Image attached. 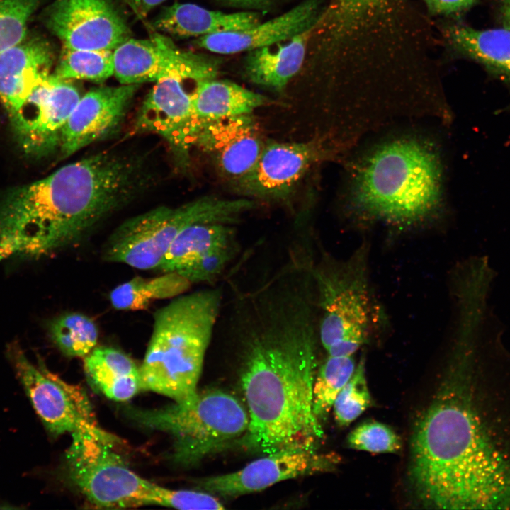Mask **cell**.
<instances>
[{
  "label": "cell",
  "mask_w": 510,
  "mask_h": 510,
  "mask_svg": "<svg viewBox=\"0 0 510 510\" xmlns=\"http://www.w3.org/2000/svg\"><path fill=\"white\" fill-rule=\"evenodd\" d=\"M225 329L239 351L249 415L244 446L265 455L316 450L323 431L313 412L319 336L311 284L296 276H271L237 294Z\"/></svg>",
  "instance_id": "cell-1"
},
{
  "label": "cell",
  "mask_w": 510,
  "mask_h": 510,
  "mask_svg": "<svg viewBox=\"0 0 510 510\" xmlns=\"http://www.w3.org/2000/svg\"><path fill=\"white\" fill-rule=\"evenodd\" d=\"M153 181L142 154L104 150L67 164L0 201V249L38 259L74 246Z\"/></svg>",
  "instance_id": "cell-2"
},
{
  "label": "cell",
  "mask_w": 510,
  "mask_h": 510,
  "mask_svg": "<svg viewBox=\"0 0 510 510\" xmlns=\"http://www.w3.org/2000/svg\"><path fill=\"white\" fill-rule=\"evenodd\" d=\"M408 474L426 508L510 507V460L457 382L443 386L416 420Z\"/></svg>",
  "instance_id": "cell-3"
},
{
  "label": "cell",
  "mask_w": 510,
  "mask_h": 510,
  "mask_svg": "<svg viewBox=\"0 0 510 510\" xmlns=\"http://www.w3.org/2000/svg\"><path fill=\"white\" fill-rule=\"evenodd\" d=\"M348 200L358 212L395 225L434 214L443 200V169L425 141L400 137L372 148L353 167Z\"/></svg>",
  "instance_id": "cell-4"
},
{
  "label": "cell",
  "mask_w": 510,
  "mask_h": 510,
  "mask_svg": "<svg viewBox=\"0 0 510 510\" xmlns=\"http://www.w3.org/2000/svg\"><path fill=\"white\" fill-rule=\"evenodd\" d=\"M222 302L221 290L209 288L178 296L156 311L140 368L143 390L174 402L187 400L197 392Z\"/></svg>",
  "instance_id": "cell-5"
},
{
  "label": "cell",
  "mask_w": 510,
  "mask_h": 510,
  "mask_svg": "<svg viewBox=\"0 0 510 510\" xmlns=\"http://www.w3.org/2000/svg\"><path fill=\"white\" fill-rule=\"evenodd\" d=\"M368 259L367 244H362L344 260L326 253L318 261L312 259L318 336L328 356H353L369 340L374 305Z\"/></svg>",
  "instance_id": "cell-6"
},
{
  "label": "cell",
  "mask_w": 510,
  "mask_h": 510,
  "mask_svg": "<svg viewBox=\"0 0 510 510\" xmlns=\"http://www.w3.org/2000/svg\"><path fill=\"white\" fill-rule=\"evenodd\" d=\"M130 414L142 426L171 436L173 460L186 467L235 441L249 426L242 404L220 390L197 391L190 398L164 407Z\"/></svg>",
  "instance_id": "cell-7"
},
{
  "label": "cell",
  "mask_w": 510,
  "mask_h": 510,
  "mask_svg": "<svg viewBox=\"0 0 510 510\" xmlns=\"http://www.w3.org/2000/svg\"><path fill=\"white\" fill-rule=\"evenodd\" d=\"M230 212L226 199L198 198L179 207L159 206L122 222L102 248L103 259L140 270L159 268L173 240L187 224L224 222Z\"/></svg>",
  "instance_id": "cell-8"
},
{
  "label": "cell",
  "mask_w": 510,
  "mask_h": 510,
  "mask_svg": "<svg viewBox=\"0 0 510 510\" xmlns=\"http://www.w3.org/2000/svg\"><path fill=\"white\" fill-rule=\"evenodd\" d=\"M72 437L64 458L66 473L91 504L112 509L159 505L161 486L133 472L114 444L85 433Z\"/></svg>",
  "instance_id": "cell-9"
},
{
  "label": "cell",
  "mask_w": 510,
  "mask_h": 510,
  "mask_svg": "<svg viewBox=\"0 0 510 510\" xmlns=\"http://www.w3.org/2000/svg\"><path fill=\"white\" fill-rule=\"evenodd\" d=\"M16 376L47 431L52 436L89 434L115 444L119 439L98 424L92 404L79 385L62 380L39 361L34 365L17 343L6 350Z\"/></svg>",
  "instance_id": "cell-10"
},
{
  "label": "cell",
  "mask_w": 510,
  "mask_h": 510,
  "mask_svg": "<svg viewBox=\"0 0 510 510\" xmlns=\"http://www.w3.org/2000/svg\"><path fill=\"white\" fill-rule=\"evenodd\" d=\"M220 61L183 51L154 32L149 39L129 38L113 50L114 75L122 84L156 82L179 76L194 82L217 76Z\"/></svg>",
  "instance_id": "cell-11"
},
{
  "label": "cell",
  "mask_w": 510,
  "mask_h": 510,
  "mask_svg": "<svg viewBox=\"0 0 510 510\" xmlns=\"http://www.w3.org/2000/svg\"><path fill=\"white\" fill-rule=\"evenodd\" d=\"M80 98L69 80L54 74L44 76L10 117L23 151L40 157L59 147L62 129Z\"/></svg>",
  "instance_id": "cell-12"
},
{
  "label": "cell",
  "mask_w": 510,
  "mask_h": 510,
  "mask_svg": "<svg viewBox=\"0 0 510 510\" xmlns=\"http://www.w3.org/2000/svg\"><path fill=\"white\" fill-rule=\"evenodd\" d=\"M45 22L70 49L113 51L131 35L125 18L110 0H55Z\"/></svg>",
  "instance_id": "cell-13"
},
{
  "label": "cell",
  "mask_w": 510,
  "mask_h": 510,
  "mask_svg": "<svg viewBox=\"0 0 510 510\" xmlns=\"http://www.w3.org/2000/svg\"><path fill=\"white\" fill-rule=\"evenodd\" d=\"M237 251L234 232L227 224L191 222L178 232L159 268L176 272L191 283H210Z\"/></svg>",
  "instance_id": "cell-14"
},
{
  "label": "cell",
  "mask_w": 510,
  "mask_h": 510,
  "mask_svg": "<svg viewBox=\"0 0 510 510\" xmlns=\"http://www.w3.org/2000/svg\"><path fill=\"white\" fill-rule=\"evenodd\" d=\"M187 79L170 76L159 80L144 99L135 118V131L162 137L176 160L186 166L194 145L196 124L191 108Z\"/></svg>",
  "instance_id": "cell-15"
},
{
  "label": "cell",
  "mask_w": 510,
  "mask_h": 510,
  "mask_svg": "<svg viewBox=\"0 0 510 510\" xmlns=\"http://www.w3.org/2000/svg\"><path fill=\"white\" fill-rule=\"evenodd\" d=\"M138 86H101L81 96L62 131V157H69L119 130Z\"/></svg>",
  "instance_id": "cell-16"
},
{
  "label": "cell",
  "mask_w": 510,
  "mask_h": 510,
  "mask_svg": "<svg viewBox=\"0 0 510 510\" xmlns=\"http://www.w3.org/2000/svg\"><path fill=\"white\" fill-rule=\"evenodd\" d=\"M331 459L316 450L278 452L256 460L237 471L200 479L198 486L211 494L237 497L262 490L285 480L328 470Z\"/></svg>",
  "instance_id": "cell-17"
},
{
  "label": "cell",
  "mask_w": 510,
  "mask_h": 510,
  "mask_svg": "<svg viewBox=\"0 0 510 510\" xmlns=\"http://www.w3.org/2000/svg\"><path fill=\"white\" fill-rule=\"evenodd\" d=\"M312 142H268L254 166L234 180L242 194L264 199H284L318 159Z\"/></svg>",
  "instance_id": "cell-18"
},
{
  "label": "cell",
  "mask_w": 510,
  "mask_h": 510,
  "mask_svg": "<svg viewBox=\"0 0 510 510\" xmlns=\"http://www.w3.org/2000/svg\"><path fill=\"white\" fill-rule=\"evenodd\" d=\"M265 142L251 114L202 124L194 145L207 153L218 169L235 180L256 163Z\"/></svg>",
  "instance_id": "cell-19"
},
{
  "label": "cell",
  "mask_w": 510,
  "mask_h": 510,
  "mask_svg": "<svg viewBox=\"0 0 510 510\" xmlns=\"http://www.w3.org/2000/svg\"><path fill=\"white\" fill-rule=\"evenodd\" d=\"M318 0H306L286 13L265 23L239 31L198 38L195 45L222 55L250 51L285 41L314 28L321 18Z\"/></svg>",
  "instance_id": "cell-20"
},
{
  "label": "cell",
  "mask_w": 510,
  "mask_h": 510,
  "mask_svg": "<svg viewBox=\"0 0 510 510\" xmlns=\"http://www.w3.org/2000/svg\"><path fill=\"white\" fill-rule=\"evenodd\" d=\"M52 62L50 45L40 38L24 39L0 53V99L10 117L50 74Z\"/></svg>",
  "instance_id": "cell-21"
},
{
  "label": "cell",
  "mask_w": 510,
  "mask_h": 510,
  "mask_svg": "<svg viewBox=\"0 0 510 510\" xmlns=\"http://www.w3.org/2000/svg\"><path fill=\"white\" fill-rule=\"evenodd\" d=\"M260 22L255 12L226 13L188 3L164 7L152 26L157 32L175 38L203 37L251 28Z\"/></svg>",
  "instance_id": "cell-22"
},
{
  "label": "cell",
  "mask_w": 510,
  "mask_h": 510,
  "mask_svg": "<svg viewBox=\"0 0 510 510\" xmlns=\"http://www.w3.org/2000/svg\"><path fill=\"white\" fill-rule=\"evenodd\" d=\"M195 85L191 94L196 132L202 124L252 114L268 103L264 96L230 81L214 78L198 81Z\"/></svg>",
  "instance_id": "cell-23"
},
{
  "label": "cell",
  "mask_w": 510,
  "mask_h": 510,
  "mask_svg": "<svg viewBox=\"0 0 510 510\" xmlns=\"http://www.w3.org/2000/svg\"><path fill=\"white\" fill-rule=\"evenodd\" d=\"M313 29L285 41L249 51L244 64L249 79L273 90H283L300 69Z\"/></svg>",
  "instance_id": "cell-24"
},
{
  "label": "cell",
  "mask_w": 510,
  "mask_h": 510,
  "mask_svg": "<svg viewBox=\"0 0 510 510\" xmlns=\"http://www.w3.org/2000/svg\"><path fill=\"white\" fill-rule=\"evenodd\" d=\"M84 368L90 383L112 400L127 401L142 390L140 368L115 348L95 347L85 356Z\"/></svg>",
  "instance_id": "cell-25"
},
{
  "label": "cell",
  "mask_w": 510,
  "mask_h": 510,
  "mask_svg": "<svg viewBox=\"0 0 510 510\" xmlns=\"http://www.w3.org/2000/svg\"><path fill=\"white\" fill-rule=\"evenodd\" d=\"M446 35L454 50L510 83V30L453 24L446 28Z\"/></svg>",
  "instance_id": "cell-26"
},
{
  "label": "cell",
  "mask_w": 510,
  "mask_h": 510,
  "mask_svg": "<svg viewBox=\"0 0 510 510\" xmlns=\"http://www.w3.org/2000/svg\"><path fill=\"white\" fill-rule=\"evenodd\" d=\"M191 284L176 272H166L153 278L137 276L115 287L109 298L115 310H144L154 300L172 298L184 293Z\"/></svg>",
  "instance_id": "cell-27"
},
{
  "label": "cell",
  "mask_w": 510,
  "mask_h": 510,
  "mask_svg": "<svg viewBox=\"0 0 510 510\" xmlns=\"http://www.w3.org/2000/svg\"><path fill=\"white\" fill-rule=\"evenodd\" d=\"M52 341L68 357H85L95 347L98 329L84 314L66 312L53 319L48 325Z\"/></svg>",
  "instance_id": "cell-28"
},
{
  "label": "cell",
  "mask_w": 510,
  "mask_h": 510,
  "mask_svg": "<svg viewBox=\"0 0 510 510\" xmlns=\"http://www.w3.org/2000/svg\"><path fill=\"white\" fill-rule=\"evenodd\" d=\"M54 74L67 80L103 82L114 74L113 51L64 47Z\"/></svg>",
  "instance_id": "cell-29"
},
{
  "label": "cell",
  "mask_w": 510,
  "mask_h": 510,
  "mask_svg": "<svg viewBox=\"0 0 510 510\" xmlns=\"http://www.w3.org/2000/svg\"><path fill=\"white\" fill-rule=\"evenodd\" d=\"M356 366L353 356L327 355L313 382V412L318 419L331 410L337 395L352 376Z\"/></svg>",
  "instance_id": "cell-30"
},
{
  "label": "cell",
  "mask_w": 510,
  "mask_h": 510,
  "mask_svg": "<svg viewBox=\"0 0 510 510\" xmlns=\"http://www.w3.org/2000/svg\"><path fill=\"white\" fill-rule=\"evenodd\" d=\"M371 404L372 399L366 380L365 362L361 358L352 376L334 400L332 408L336 421L341 426H347Z\"/></svg>",
  "instance_id": "cell-31"
},
{
  "label": "cell",
  "mask_w": 510,
  "mask_h": 510,
  "mask_svg": "<svg viewBox=\"0 0 510 510\" xmlns=\"http://www.w3.org/2000/svg\"><path fill=\"white\" fill-rule=\"evenodd\" d=\"M40 0H0V53L26 38L27 23Z\"/></svg>",
  "instance_id": "cell-32"
},
{
  "label": "cell",
  "mask_w": 510,
  "mask_h": 510,
  "mask_svg": "<svg viewBox=\"0 0 510 510\" xmlns=\"http://www.w3.org/2000/svg\"><path fill=\"white\" fill-rule=\"evenodd\" d=\"M346 443L352 449L373 453H396L402 447L400 438L395 431L377 421L359 424L348 434Z\"/></svg>",
  "instance_id": "cell-33"
},
{
  "label": "cell",
  "mask_w": 510,
  "mask_h": 510,
  "mask_svg": "<svg viewBox=\"0 0 510 510\" xmlns=\"http://www.w3.org/2000/svg\"><path fill=\"white\" fill-rule=\"evenodd\" d=\"M159 505L178 509H223L212 494L200 491L175 490L162 487Z\"/></svg>",
  "instance_id": "cell-34"
},
{
  "label": "cell",
  "mask_w": 510,
  "mask_h": 510,
  "mask_svg": "<svg viewBox=\"0 0 510 510\" xmlns=\"http://www.w3.org/2000/svg\"><path fill=\"white\" fill-rule=\"evenodd\" d=\"M387 0H337L336 19L341 30L351 29L378 11Z\"/></svg>",
  "instance_id": "cell-35"
},
{
  "label": "cell",
  "mask_w": 510,
  "mask_h": 510,
  "mask_svg": "<svg viewBox=\"0 0 510 510\" xmlns=\"http://www.w3.org/2000/svg\"><path fill=\"white\" fill-rule=\"evenodd\" d=\"M477 0H424L431 11L439 14L459 13L470 8Z\"/></svg>",
  "instance_id": "cell-36"
},
{
  "label": "cell",
  "mask_w": 510,
  "mask_h": 510,
  "mask_svg": "<svg viewBox=\"0 0 510 510\" xmlns=\"http://www.w3.org/2000/svg\"><path fill=\"white\" fill-rule=\"evenodd\" d=\"M232 6L248 9H264L270 6L273 0H223Z\"/></svg>",
  "instance_id": "cell-37"
},
{
  "label": "cell",
  "mask_w": 510,
  "mask_h": 510,
  "mask_svg": "<svg viewBox=\"0 0 510 510\" xmlns=\"http://www.w3.org/2000/svg\"><path fill=\"white\" fill-rule=\"evenodd\" d=\"M500 17L504 28L510 30V0H502Z\"/></svg>",
  "instance_id": "cell-38"
},
{
  "label": "cell",
  "mask_w": 510,
  "mask_h": 510,
  "mask_svg": "<svg viewBox=\"0 0 510 510\" xmlns=\"http://www.w3.org/2000/svg\"><path fill=\"white\" fill-rule=\"evenodd\" d=\"M141 6L144 13H147L157 6L161 4L166 0H140Z\"/></svg>",
  "instance_id": "cell-39"
}]
</instances>
